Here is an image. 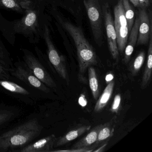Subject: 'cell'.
Wrapping results in <instances>:
<instances>
[{"instance_id": "1", "label": "cell", "mask_w": 152, "mask_h": 152, "mask_svg": "<svg viewBox=\"0 0 152 152\" xmlns=\"http://www.w3.org/2000/svg\"><path fill=\"white\" fill-rule=\"evenodd\" d=\"M43 126L36 117L0 132V152H17L41 134Z\"/></svg>"}, {"instance_id": "2", "label": "cell", "mask_w": 152, "mask_h": 152, "mask_svg": "<svg viewBox=\"0 0 152 152\" xmlns=\"http://www.w3.org/2000/svg\"><path fill=\"white\" fill-rule=\"evenodd\" d=\"M59 22L74 41L79 62V78L81 81L85 83L84 75L87 69L98 63L95 50L85 38L80 28L70 22H64L61 20Z\"/></svg>"}, {"instance_id": "3", "label": "cell", "mask_w": 152, "mask_h": 152, "mask_svg": "<svg viewBox=\"0 0 152 152\" xmlns=\"http://www.w3.org/2000/svg\"><path fill=\"white\" fill-rule=\"evenodd\" d=\"M13 30L15 34L23 35L31 43L39 42L41 37L39 15L33 4L26 10L22 18L13 23Z\"/></svg>"}, {"instance_id": "4", "label": "cell", "mask_w": 152, "mask_h": 152, "mask_svg": "<svg viewBox=\"0 0 152 152\" xmlns=\"http://www.w3.org/2000/svg\"><path fill=\"white\" fill-rule=\"evenodd\" d=\"M12 78L6 79L0 77L1 90L27 104H34L41 98V95L35 93L36 91L12 80Z\"/></svg>"}, {"instance_id": "5", "label": "cell", "mask_w": 152, "mask_h": 152, "mask_svg": "<svg viewBox=\"0 0 152 152\" xmlns=\"http://www.w3.org/2000/svg\"><path fill=\"white\" fill-rule=\"evenodd\" d=\"M103 0H83L94 39L99 46L103 44Z\"/></svg>"}, {"instance_id": "6", "label": "cell", "mask_w": 152, "mask_h": 152, "mask_svg": "<svg viewBox=\"0 0 152 152\" xmlns=\"http://www.w3.org/2000/svg\"><path fill=\"white\" fill-rule=\"evenodd\" d=\"M10 72L12 77L41 94L47 95L51 92V89L37 78L23 62H16Z\"/></svg>"}, {"instance_id": "7", "label": "cell", "mask_w": 152, "mask_h": 152, "mask_svg": "<svg viewBox=\"0 0 152 152\" xmlns=\"http://www.w3.org/2000/svg\"><path fill=\"white\" fill-rule=\"evenodd\" d=\"M42 36L47 45V53L49 61L58 74L65 80L68 85L70 80L64 58V57L59 55L55 48L51 40L49 29L46 25H45L43 28Z\"/></svg>"}, {"instance_id": "8", "label": "cell", "mask_w": 152, "mask_h": 152, "mask_svg": "<svg viewBox=\"0 0 152 152\" xmlns=\"http://www.w3.org/2000/svg\"><path fill=\"white\" fill-rule=\"evenodd\" d=\"M23 62L33 74L50 89L57 88L56 83L45 66L30 50L23 49Z\"/></svg>"}, {"instance_id": "9", "label": "cell", "mask_w": 152, "mask_h": 152, "mask_svg": "<svg viewBox=\"0 0 152 152\" xmlns=\"http://www.w3.org/2000/svg\"><path fill=\"white\" fill-rule=\"evenodd\" d=\"M115 28L116 32L119 52L122 54L129 38V31L127 20L124 15L122 0H119L114 9Z\"/></svg>"}, {"instance_id": "10", "label": "cell", "mask_w": 152, "mask_h": 152, "mask_svg": "<svg viewBox=\"0 0 152 152\" xmlns=\"http://www.w3.org/2000/svg\"><path fill=\"white\" fill-rule=\"evenodd\" d=\"M103 12L109 51L113 58L118 61L119 52L117 46L116 32L114 20L108 4H105L103 6Z\"/></svg>"}, {"instance_id": "11", "label": "cell", "mask_w": 152, "mask_h": 152, "mask_svg": "<svg viewBox=\"0 0 152 152\" xmlns=\"http://www.w3.org/2000/svg\"><path fill=\"white\" fill-rule=\"evenodd\" d=\"M56 139V135L51 134L35 142H32L18 150L17 152H52Z\"/></svg>"}, {"instance_id": "12", "label": "cell", "mask_w": 152, "mask_h": 152, "mask_svg": "<svg viewBox=\"0 0 152 152\" xmlns=\"http://www.w3.org/2000/svg\"><path fill=\"white\" fill-rule=\"evenodd\" d=\"M20 108L0 102V132L6 129L22 114Z\"/></svg>"}, {"instance_id": "13", "label": "cell", "mask_w": 152, "mask_h": 152, "mask_svg": "<svg viewBox=\"0 0 152 152\" xmlns=\"http://www.w3.org/2000/svg\"><path fill=\"white\" fill-rule=\"evenodd\" d=\"M139 18L140 25L137 44V45H146L149 41L152 31L150 19L145 8H141L140 10Z\"/></svg>"}, {"instance_id": "14", "label": "cell", "mask_w": 152, "mask_h": 152, "mask_svg": "<svg viewBox=\"0 0 152 152\" xmlns=\"http://www.w3.org/2000/svg\"><path fill=\"white\" fill-rule=\"evenodd\" d=\"M140 25V19L139 17L136 18L133 26L131 30L130 34L128 39L127 46L124 49V63H128L129 61L131 56L133 53L134 48L137 44V40L138 34L139 26Z\"/></svg>"}, {"instance_id": "15", "label": "cell", "mask_w": 152, "mask_h": 152, "mask_svg": "<svg viewBox=\"0 0 152 152\" xmlns=\"http://www.w3.org/2000/svg\"><path fill=\"white\" fill-rule=\"evenodd\" d=\"M102 126V124H100L93 128L85 137L73 145L72 147V150L62 151L76 152L77 150L80 148L91 146L96 141L98 134Z\"/></svg>"}, {"instance_id": "16", "label": "cell", "mask_w": 152, "mask_h": 152, "mask_svg": "<svg viewBox=\"0 0 152 152\" xmlns=\"http://www.w3.org/2000/svg\"><path fill=\"white\" fill-rule=\"evenodd\" d=\"M33 4L30 0H0V8L24 13L26 10Z\"/></svg>"}, {"instance_id": "17", "label": "cell", "mask_w": 152, "mask_h": 152, "mask_svg": "<svg viewBox=\"0 0 152 152\" xmlns=\"http://www.w3.org/2000/svg\"><path fill=\"white\" fill-rule=\"evenodd\" d=\"M91 128L90 125H85L70 131L65 135L60 137L58 139L57 138L54 147L62 146L67 144L89 130Z\"/></svg>"}, {"instance_id": "18", "label": "cell", "mask_w": 152, "mask_h": 152, "mask_svg": "<svg viewBox=\"0 0 152 152\" xmlns=\"http://www.w3.org/2000/svg\"><path fill=\"white\" fill-rule=\"evenodd\" d=\"M148 45V53L147 60L145 71L142 76L141 83V88L144 89L146 88L150 83L151 80L152 71V34L150 35Z\"/></svg>"}, {"instance_id": "19", "label": "cell", "mask_w": 152, "mask_h": 152, "mask_svg": "<svg viewBox=\"0 0 152 152\" xmlns=\"http://www.w3.org/2000/svg\"><path fill=\"white\" fill-rule=\"evenodd\" d=\"M115 120V117L110 121L102 124V127L98 134L96 141L94 145H99L100 143L109 139L113 135Z\"/></svg>"}, {"instance_id": "20", "label": "cell", "mask_w": 152, "mask_h": 152, "mask_svg": "<svg viewBox=\"0 0 152 152\" xmlns=\"http://www.w3.org/2000/svg\"><path fill=\"white\" fill-rule=\"evenodd\" d=\"M115 83L113 80L109 82L105 88L102 95L99 98L96 105L94 111L99 112L102 111L107 104L108 101L112 97L113 91Z\"/></svg>"}, {"instance_id": "21", "label": "cell", "mask_w": 152, "mask_h": 152, "mask_svg": "<svg viewBox=\"0 0 152 152\" xmlns=\"http://www.w3.org/2000/svg\"><path fill=\"white\" fill-rule=\"evenodd\" d=\"M88 73L90 88L94 99L96 100L99 96V88L96 73L94 67L91 66L89 67Z\"/></svg>"}, {"instance_id": "22", "label": "cell", "mask_w": 152, "mask_h": 152, "mask_svg": "<svg viewBox=\"0 0 152 152\" xmlns=\"http://www.w3.org/2000/svg\"><path fill=\"white\" fill-rule=\"evenodd\" d=\"M124 15L127 20L129 32H130L134 22V12L129 0H122Z\"/></svg>"}, {"instance_id": "23", "label": "cell", "mask_w": 152, "mask_h": 152, "mask_svg": "<svg viewBox=\"0 0 152 152\" xmlns=\"http://www.w3.org/2000/svg\"><path fill=\"white\" fill-rule=\"evenodd\" d=\"M145 54L144 51H141L130 66V71L133 76L137 75L139 72L145 62Z\"/></svg>"}, {"instance_id": "24", "label": "cell", "mask_w": 152, "mask_h": 152, "mask_svg": "<svg viewBox=\"0 0 152 152\" xmlns=\"http://www.w3.org/2000/svg\"><path fill=\"white\" fill-rule=\"evenodd\" d=\"M0 63L11 70L14 67V64L7 50L3 45L0 43Z\"/></svg>"}, {"instance_id": "25", "label": "cell", "mask_w": 152, "mask_h": 152, "mask_svg": "<svg viewBox=\"0 0 152 152\" xmlns=\"http://www.w3.org/2000/svg\"><path fill=\"white\" fill-rule=\"evenodd\" d=\"M121 94H118L115 95V96L114 98L113 102L112 104L111 110H110L112 113H118L121 107Z\"/></svg>"}, {"instance_id": "26", "label": "cell", "mask_w": 152, "mask_h": 152, "mask_svg": "<svg viewBox=\"0 0 152 152\" xmlns=\"http://www.w3.org/2000/svg\"><path fill=\"white\" fill-rule=\"evenodd\" d=\"M10 70L0 63V77L6 79H10L12 76L10 75Z\"/></svg>"}, {"instance_id": "27", "label": "cell", "mask_w": 152, "mask_h": 152, "mask_svg": "<svg viewBox=\"0 0 152 152\" xmlns=\"http://www.w3.org/2000/svg\"><path fill=\"white\" fill-rule=\"evenodd\" d=\"M78 102H79V104H80V105L81 106L83 107H84L87 105V100L84 94H82L80 95L79 97Z\"/></svg>"}, {"instance_id": "28", "label": "cell", "mask_w": 152, "mask_h": 152, "mask_svg": "<svg viewBox=\"0 0 152 152\" xmlns=\"http://www.w3.org/2000/svg\"><path fill=\"white\" fill-rule=\"evenodd\" d=\"M140 8H146L150 6V0H139Z\"/></svg>"}, {"instance_id": "29", "label": "cell", "mask_w": 152, "mask_h": 152, "mask_svg": "<svg viewBox=\"0 0 152 152\" xmlns=\"http://www.w3.org/2000/svg\"><path fill=\"white\" fill-rule=\"evenodd\" d=\"M107 145V143H105L103 145H101L100 147L99 148H98L96 149V150H93V152H103V151H104Z\"/></svg>"}, {"instance_id": "30", "label": "cell", "mask_w": 152, "mask_h": 152, "mask_svg": "<svg viewBox=\"0 0 152 152\" xmlns=\"http://www.w3.org/2000/svg\"><path fill=\"white\" fill-rule=\"evenodd\" d=\"M114 76L112 74L110 73L107 74L106 76L105 80L107 82L109 83L113 80Z\"/></svg>"}, {"instance_id": "31", "label": "cell", "mask_w": 152, "mask_h": 152, "mask_svg": "<svg viewBox=\"0 0 152 152\" xmlns=\"http://www.w3.org/2000/svg\"><path fill=\"white\" fill-rule=\"evenodd\" d=\"M129 1L134 5V7H136L140 8V5L139 0H129Z\"/></svg>"}]
</instances>
